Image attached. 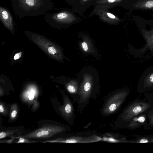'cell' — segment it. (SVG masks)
Here are the masks:
<instances>
[{"label": "cell", "instance_id": "14", "mask_svg": "<svg viewBox=\"0 0 153 153\" xmlns=\"http://www.w3.org/2000/svg\"><path fill=\"white\" fill-rule=\"evenodd\" d=\"M19 108L17 103H13L10 107L9 120L12 122L16 120L19 114Z\"/></svg>", "mask_w": 153, "mask_h": 153}, {"label": "cell", "instance_id": "11", "mask_svg": "<svg viewBox=\"0 0 153 153\" xmlns=\"http://www.w3.org/2000/svg\"><path fill=\"white\" fill-rule=\"evenodd\" d=\"M0 17L1 20L6 26L10 30L13 29L12 17L9 12L2 7H0Z\"/></svg>", "mask_w": 153, "mask_h": 153}, {"label": "cell", "instance_id": "22", "mask_svg": "<svg viewBox=\"0 0 153 153\" xmlns=\"http://www.w3.org/2000/svg\"><path fill=\"white\" fill-rule=\"evenodd\" d=\"M48 51L50 53L52 54H54L56 53V50L55 48L52 47L48 48Z\"/></svg>", "mask_w": 153, "mask_h": 153}, {"label": "cell", "instance_id": "3", "mask_svg": "<svg viewBox=\"0 0 153 153\" xmlns=\"http://www.w3.org/2000/svg\"><path fill=\"white\" fill-rule=\"evenodd\" d=\"M129 93L128 90L122 89L108 94L100 110L102 115L108 116L116 112L125 101Z\"/></svg>", "mask_w": 153, "mask_h": 153}, {"label": "cell", "instance_id": "4", "mask_svg": "<svg viewBox=\"0 0 153 153\" xmlns=\"http://www.w3.org/2000/svg\"><path fill=\"white\" fill-rule=\"evenodd\" d=\"M101 140L102 138L98 135L95 131H90L67 133L55 139L46 141L44 143H84Z\"/></svg>", "mask_w": 153, "mask_h": 153}, {"label": "cell", "instance_id": "21", "mask_svg": "<svg viewBox=\"0 0 153 153\" xmlns=\"http://www.w3.org/2000/svg\"><path fill=\"white\" fill-rule=\"evenodd\" d=\"M17 138L16 137L13 138H10V139H2L0 140V143H13L14 142L15 140L17 139Z\"/></svg>", "mask_w": 153, "mask_h": 153}, {"label": "cell", "instance_id": "9", "mask_svg": "<svg viewBox=\"0 0 153 153\" xmlns=\"http://www.w3.org/2000/svg\"><path fill=\"white\" fill-rule=\"evenodd\" d=\"M153 88V68L138 83L137 91L140 93L148 91Z\"/></svg>", "mask_w": 153, "mask_h": 153}, {"label": "cell", "instance_id": "20", "mask_svg": "<svg viewBox=\"0 0 153 153\" xmlns=\"http://www.w3.org/2000/svg\"><path fill=\"white\" fill-rule=\"evenodd\" d=\"M18 140L15 143H36L35 141L33 140L24 138L20 136H19L17 137Z\"/></svg>", "mask_w": 153, "mask_h": 153}, {"label": "cell", "instance_id": "12", "mask_svg": "<svg viewBox=\"0 0 153 153\" xmlns=\"http://www.w3.org/2000/svg\"><path fill=\"white\" fill-rule=\"evenodd\" d=\"M143 35L146 40V48H149L153 51V28L150 30L144 29L142 30Z\"/></svg>", "mask_w": 153, "mask_h": 153}, {"label": "cell", "instance_id": "26", "mask_svg": "<svg viewBox=\"0 0 153 153\" xmlns=\"http://www.w3.org/2000/svg\"><path fill=\"white\" fill-rule=\"evenodd\" d=\"M83 1H86L87 0H83Z\"/></svg>", "mask_w": 153, "mask_h": 153}, {"label": "cell", "instance_id": "6", "mask_svg": "<svg viewBox=\"0 0 153 153\" xmlns=\"http://www.w3.org/2000/svg\"><path fill=\"white\" fill-rule=\"evenodd\" d=\"M63 104L60 102L57 108H55L56 112L69 124H74L75 117L73 102L68 95L64 92H61Z\"/></svg>", "mask_w": 153, "mask_h": 153}, {"label": "cell", "instance_id": "19", "mask_svg": "<svg viewBox=\"0 0 153 153\" xmlns=\"http://www.w3.org/2000/svg\"><path fill=\"white\" fill-rule=\"evenodd\" d=\"M9 110L7 105L3 101H0V113L1 115L4 116L9 115Z\"/></svg>", "mask_w": 153, "mask_h": 153}, {"label": "cell", "instance_id": "18", "mask_svg": "<svg viewBox=\"0 0 153 153\" xmlns=\"http://www.w3.org/2000/svg\"><path fill=\"white\" fill-rule=\"evenodd\" d=\"M153 142V136H139L130 142L134 143H146Z\"/></svg>", "mask_w": 153, "mask_h": 153}, {"label": "cell", "instance_id": "23", "mask_svg": "<svg viewBox=\"0 0 153 153\" xmlns=\"http://www.w3.org/2000/svg\"><path fill=\"white\" fill-rule=\"evenodd\" d=\"M22 53L20 52L18 53H16L14 57V59L16 60L19 59L21 56Z\"/></svg>", "mask_w": 153, "mask_h": 153}, {"label": "cell", "instance_id": "24", "mask_svg": "<svg viewBox=\"0 0 153 153\" xmlns=\"http://www.w3.org/2000/svg\"><path fill=\"white\" fill-rule=\"evenodd\" d=\"M107 15L111 19H115L116 18V16L114 15L111 13H107Z\"/></svg>", "mask_w": 153, "mask_h": 153}, {"label": "cell", "instance_id": "15", "mask_svg": "<svg viewBox=\"0 0 153 153\" xmlns=\"http://www.w3.org/2000/svg\"><path fill=\"white\" fill-rule=\"evenodd\" d=\"M134 7L143 9H153V0H145L137 2L133 5Z\"/></svg>", "mask_w": 153, "mask_h": 153}, {"label": "cell", "instance_id": "13", "mask_svg": "<svg viewBox=\"0 0 153 153\" xmlns=\"http://www.w3.org/2000/svg\"><path fill=\"white\" fill-rule=\"evenodd\" d=\"M53 18L57 21L61 22H68L73 20V17L70 13L66 12H62L54 15Z\"/></svg>", "mask_w": 153, "mask_h": 153}, {"label": "cell", "instance_id": "8", "mask_svg": "<svg viewBox=\"0 0 153 153\" xmlns=\"http://www.w3.org/2000/svg\"><path fill=\"white\" fill-rule=\"evenodd\" d=\"M27 131L23 126H11L8 128L1 127L0 140L9 137L10 138L17 137Z\"/></svg>", "mask_w": 153, "mask_h": 153}, {"label": "cell", "instance_id": "10", "mask_svg": "<svg viewBox=\"0 0 153 153\" xmlns=\"http://www.w3.org/2000/svg\"><path fill=\"white\" fill-rule=\"evenodd\" d=\"M146 121L147 116L145 112L134 117L125 127L131 130L134 129L145 125Z\"/></svg>", "mask_w": 153, "mask_h": 153}, {"label": "cell", "instance_id": "7", "mask_svg": "<svg viewBox=\"0 0 153 153\" xmlns=\"http://www.w3.org/2000/svg\"><path fill=\"white\" fill-rule=\"evenodd\" d=\"M79 38V45L82 51L85 54L97 57L98 56V52L92 39L87 35H82Z\"/></svg>", "mask_w": 153, "mask_h": 153}, {"label": "cell", "instance_id": "16", "mask_svg": "<svg viewBox=\"0 0 153 153\" xmlns=\"http://www.w3.org/2000/svg\"><path fill=\"white\" fill-rule=\"evenodd\" d=\"M22 5L27 9L38 7L41 5L39 0H20Z\"/></svg>", "mask_w": 153, "mask_h": 153}, {"label": "cell", "instance_id": "2", "mask_svg": "<svg viewBox=\"0 0 153 153\" xmlns=\"http://www.w3.org/2000/svg\"><path fill=\"white\" fill-rule=\"evenodd\" d=\"M71 131L70 127L60 122L51 120L43 119L38 121L35 129L20 136L36 142L55 139L68 133Z\"/></svg>", "mask_w": 153, "mask_h": 153}, {"label": "cell", "instance_id": "17", "mask_svg": "<svg viewBox=\"0 0 153 153\" xmlns=\"http://www.w3.org/2000/svg\"><path fill=\"white\" fill-rule=\"evenodd\" d=\"M145 112L147 116V121L145 126L153 127V103Z\"/></svg>", "mask_w": 153, "mask_h": 153}, {"label": "cell", "instance_id": "1", "mask_svg": "<svg viewBox=\"0 0 153 153\" xmlns=\"http://www.w3.org/2000/svg\"><path fill=\"white\" fill-rule=\"evenodd\" d=\"M79 83V97L77 102V111H82L91 99L95 100L100 92L99 77L94 68L86 67L82 70L77 78Z\"/></svg>", "mask_w": 153, "mask_h": 153}, {"label": "cell", "instance_id": "5", "mask_svg": "<svg viewBox=\"0 0 153 153\" xmlns=\"http://www.w3.org/2000/svg\"><path fill=\"white\" fill-rule=\"evenodd\" d=\"M152 103L147 100L135 99L123 110L118 118L119 120L126 125L134 117L145 112Z\"/></svg>", "mask_w": 153, "mask_h": 153}, {"label": "cell", "instance_id": "25", "mask_svg": "<svg viewBox=\"0 0 153 153\" xmlns=\"http://www.w3.org/2000/svg\"><path fill=\"white\" fill-rule=\"evenodd\" d=\"M117 0H107L109 3H113L115 2Z\"/></svg>", "mask_w": 153, "mask_h": 153}]
</instances>
